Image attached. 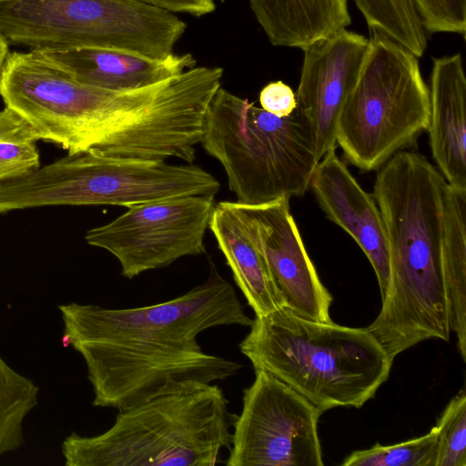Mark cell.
<instances>
[{"label":"cell","instance_id":"6da1fadb","mask_svg":"<svg viewBox=\"0 0 466 466\" xmlns=\"http://www.w3.org/2000/svg\"><path fill=\"white\" fill-rule=\"evenodd\" d=\"M58 309L64 342L85 360L92 405L118 410L236 375L238 362L206 353L197 338L253 320L211 260L203 283L165 302L131 309L71 302Z\"/></svg>","mask_w":466,"mask_h":466},{"label":"cell","instance_id":"7a4b0ae2","mask_svg":"<svg viewBox=\"0 0 466 466\" xmlns=\"http://www.w3.org/2000/svg\"><path fill=\"white\" fill-rule=\"evenodd\" d=\"M447 182L423 156L399 151L377 174L373 197L388 242L390 281L367 328L394 358L429 339H450L442 274Z\"/></svg>","mask_w":466,"mask_h":466},{"label":"cell","instance_id":"3957f363","mask_svg":"<svg viewBox=\"0 0 466 466\" xmlns=\"http://www.w3.org/2000/svg\"><path fill=\"white\" fill-rule=\"evenodd\" d=\"M239 350L254 370L279 380L322 412L360 408L393 363L367 328L300 318L285 307L253 319Z\"/></svg>","mask_w":466,"mask_h":466},{"label":"cell","instance_id":"277c9868","mask_svg":"<svg viewBox=\"0 0 466 466\" xmlns=\"http://www.w3.org/2000/svg\"><path fill=\"white\" fill-rule=\"evenodd\" d=\"M105 432L62 442L66 466H214L230 449L236 419L213 384L162 394L118 410Z\"/></svg>","mask_w":466,"mask_h":466},{"label":"cell","instance_id":"5b68a950","mask_svg":"<svg viewBox=\"0 0 466 466\" xmlns=\"http://www.w3.org/2000/svg\"><path fill=\"white\" fill-rule=\"evenodd\" d=\"M200 143L244 205L304 195L319 161L311 127L297 107L280 117L222 86L209 104Z\"/></svg>","mask_w":466,"mask_h":466},{"label":"cell","instance_id":"8992f818","mask_svg":"<svg viewBox=\"0 0 466 466\" xmlns=\"http://www.w3.org/2000/svg\"><path fill=\"white\" fill-rule=\"evenodd\" d=\"M218 179L192 163L67 154L27 176L0 183V213L48 206H122L217 195Z\"/></svg>","mask_w":466,"mask_h":466},{"label":"cell","instance_id":"52a82bcc","mask_svg":"<svg viewBox=\"0 0 466 466\" xmlns=\"http://www.w3.org/2000/svg\"><path fill=\"white\" fill-rule=\"evenodd\" d=\"M336 126V144L364 171L377 169L428 129L430 90L418 57L378 31Z\"/></svg>","mask_w":466,"mask_h":466},{"label":"cell","instance_id":"ba28073f","mask_svg":"<svg viewBox=\"0 0 466 466\" xmlns=\"http://www.w3.org/2000/svg\"><path fill=\"white\" fill-rule=\"evenodd\" d=\"M186 28L176 14L138 0L0 2V34L36 51L101 47L163 58Z\"/></svg>","mask_w":466,"mask_h":466},{"label":"cell","instance_id":"9c48e42d","mask_svg":"<svg viewBox=\"0 0 466 466\" xmlns=\"http://www.w3.org/2000/svg\"><path fill=\"white\" fill-rule=\"evenodd\" d=\"M243 390L227 466H322L318 421L323 413L262 370Z\"/></svg>","mask_w":466,"mask_h":466},{"label":"cell","instance_id":"30bf717a","mask_svg":"<svg viewBox=\"0 0 466 466\" xmlns=\"http://www.w3.org/2000/svg\"><path fill=\"white\" fill-rule=\"evenodd\" d=\"M215 195H192L133 205L85 240L111 253L128 279L205 252Z\"/></svg>","mask_w":466,"mask_h":466},{"label":"cell","instance_id":"8fae6325","mask_svg":"<svg viewBox=\"0 0 466 466\" xmlns=\"http://www.w3.org/2000/svg\"><path fill=\"white\" fill-rule=\"evenodd\" d=\"M223 202L267 262L285 308L306 319L332 322V296L308 255L290 212L289 199L261 205Z\"/></svg>","mask_w":466,"mask_h":466},{"label":"cell","instance_id":"7c38bea8","mask_svg":"<svg viewBox=\"0 0 466 466\" xmlns=\"http://www.w3.org/2000/svg\"><path fill=\"white\" fill-rule=\"evenodd\" d=\"M369 46L368 38L345 28L303 49L296 107L311 127L319 160L336 148L338 116L359 77Z\"/></svg>","mask_w":466,"mask_h":466},{"label":"cell","instance_id":"4fadbf2b","mask_svg":"<svg viewBox=\"0 0 466 466\" xmlns=\"http://www.w3.org/2000/svg\"><path fill=\"white\" fill-rule=\"evenodd\" d=\"M309 187L326 216L367 256L382 299L390 281V261L385 225L375 199L360 187L335 148L318 162Z\"/></svg>","mask_w":466,"mask_h":466},{"label":"cell","instance_id":"5bb4252c","mask_svg":"<svg viewBox=\"0 0 466 466\" xmlns=\"http://www.w3.org/2000/svg\"><path fill=\"white\" fill-rule=\"evenodd\" d=\"M428 132L446 182L466 189V77L461 53L432 60Z\"/></svg>","mask_w":466,"mask_h":466},{"label":"cell","instance_id":"9a60e30c","mask_svg":"<svg viewBox=\"0 0 466 466\" xmlns=\"http://www.w3.org/2000/svg\"><path fill=\"white\" fill-rule=\"evenodd\" d=\"M38 52L59 65L78 82L108 90L147 86L197 66L191 54L173 53L163 58H153L101 47Z\"/></svg>","mask_w":466,"mask_h":466},{"label":"cell","instance_id":"2e32d148","mask_svg":"<svg viewBox=\"0 0 466 466\" xmlns=\"http://www.w3.org/2000/svg\"><path fill=\"white\" fill-rule=\"evenodd\" d=\"M272 46L305 49L351 23L349 0H248Z\"/></svg>","mask_w":466,"mask_h":466},{"label":"cell","instance_id":"e0dca14e","mask_svg":"<svg viewBox=\"0 0 466 466\" xmlns=\"http://www.w3.org/2000/svg\"><path fill=\"white\" fill-rule=\"evenodd\" d=\"M208 228L255 316L285 307L267 262L223 201L215 204Z\"/></svg>","mask_w":466,"mask_h":466},{"label":"cell","instance_id":"ac0fdd59","mask_svg":"<svg viewBox=\"0 0 466 466\" xmlns=\"http://www.w3.org/2000/svg\"><path fill=\"white\" fill-rule=\"evenodd\" d=\"M442 274L450 330L466 361V189L447 183L443 204Z\"/></svg>","mask_w":466,"mask_h":466},{"label":"cell","instance_id":"d6986e66","mask_svg":"<svg viewBox=\"0 0 466 466\" xmlns=\"http://www.w3.org/2000/svg\"><path fill=\"white\" fill-rule=\"evenodd\" d=\"M39 388L0 356V458L25 443L24 420L37 406Z\"/></svg>","mask_w":466,"mask_h":466},{"label":"cell","instance_id":"ffe728a7","mask_svg":"<svg viewBox=\"0 0 466 466\" xmlns=\"http://www.w3.org/2000/svg\"><path fill=\"white\" fill-rule=\"evenodd\" d=\"M370 31H378L416 57L427 47L425 30L411 0H354Z\"/></svg>","mask_w":466,"mask_h":466},{"label":"cell","instance_id":"44dd1931","mask_svg":"<svg viewBox=\"0 0 466 466\" xmlns=\"http://www.w3.org/2000/svg\"><path fill=\"white\" fill-rule=\"evenodd\" d=\"M38 140L20 115L7 106L0 110V183L24 177L41 166Z\"/></svg>","mask_w":466,"mask_h":466},{"label":"cell","instance_id":"7402d4cb","mask_svg":"<svg viewBox=\"0 0 466 466\" xmlns=\"http://www.w3.org/2000/svg\"><path fill=\"white\" fill-rule=\"evenodd\" d=\"M437 434L433 427L419 438L382 446L379 443L347 456L343 466H435Z\"/></svg>","mask_w":466,"mask_h":466},{"label":"cell","instance_id":"603a6c76","mask_svg":"<svg viewBox=\"0 0 466 466\" xmlns=\"http://www.w3.org/2000/svg\"><path fill=\"white\" fill-rule=\"evenodd\" d=\"M435 466H466V393L461 390L448 403L434 426Z\"/></svg>","mask_w":466,"mask_h":466},{"label":"cell","instance_id":"cb8c5ba5","mask_svg":"<svg viewBox=\"0 0 466 466\" xmlns=\"http://www.w3.org/2000/svg\"><path fill=\"white\" fill-rule=\"evenodd\" d=\"M424 30L466 33V0H411Z\"/></svg>","mask_w":466,"mask_h":466},{"label":"cell","instance_id":"d4e9b609","mask_svg":"<svg viewBox=\"0 0 466 466\" xmlns=\"http://www.w3.org/2000/svg\"><path fill=\"white\" fill-rule=\"evenodd\" d=\"M261 108L278 116H289L297 106L295 93L282 81L271 82L259 93Z\"/></svg>","mask_w":466,"mask_h":466},{"label":"cell","instance_id":"484cf974","mask_svg":"<svg viewBox=\"0 0 466 466\" xmlns=\"http://www.w3.org/2000/svg\"><path fill=\"white\" fill-rule=\"evenodd\" d=\"M145 4L172 12L202 16L216 10L215 0H138Z\"/></svg>","mask_w":466,"mask_h":466},{"label":"cell","instance_id":"4316f807","mask_svg":"<svg viewBox=\"0 0 466 466\" xmlns=\"http://www.w3.org/2000/svg\"><path fill=\"white\" fill-rule=\"evenodd\" d=\"M9 55V42L0 34V82L2 72Z\"/></svg>","mask_w":466,"mask_h":466},{"label":"cell","instance_id":"83f0119b","mask_svg":"<svg viewBox=\"0 0 466 466\" xmlns=\"http://www.w3.org/2000/svg\"><path fill=\"white\" fill-rule=\"evenodd\" d=\"M1 1H5V0H0V2H1Z\"/></svg>","mask_w":466,"mask_h":466}]
</instances>
